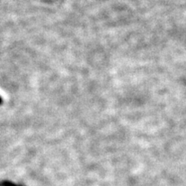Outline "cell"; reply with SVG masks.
Wrapping results in <instances>:
<instances>
[{"label":"cell","instance_id":"6da1fadb","mask_svg":"<svg viewBox=\"0 0 186 186\" xmlns=\"http://www.w3.org/2000/svg\"><path fill=\"white\" fill-rule=\"evenodd\" d=\"M2 104H3V98H2V97H0V105H1Z\"/></svg>","mask_w":186,"mask_h":186}]
</instances>
